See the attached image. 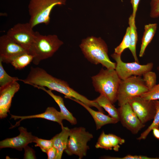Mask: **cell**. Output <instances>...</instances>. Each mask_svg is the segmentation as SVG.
Wrapping results in <instances>:
<instances>
[{"mask_svg":"<svg viewBox=\"0 0 159 159\" xmlns=\"http://www.w3.org/2000/svg\"><path fill=\"white\" fill-rule=\"evenodd\" d=\"M128 23L130 29V44L128 48L131 52L135 62L139 63L136 53V46L138 41V34L135 21L132 19V15L129 18Z\"/></svg>","mask_w":159,"mask_h":159,"instance_id":"44dd1931","label":"cell"},{"mask_svg":"<svg viewBox=\"0 0 159 159\" xmlns=\"http://www.w3.org/2000/svg\"><path fill=\"white\" fill-rule=\"evenodd\" d=\"M153 134L157 139L159 140V128L155 127L153 129Z\"/></svg>","mask_w":159,"mask_h":159,"instance_id":"e575fe53","label":"cell"},{"mask_svg":"<svg viewBox=\"0 0 159 159\" xmlns=\"http://www.w3.org/2000/svg\"><path fill=\"white\" fill-rule=\"evenodd\" d=\"M34 142L36 143L35 145V147H40L42 152L46 153L49 149L53 146V142L52 139L47 140L36 137Z\"/></svg>","mask_w":159,"mask_h":159,"instance_id":"83f0119b","label":"cell"},{"mask_svg":"<svg viewBox=\"0 0 159 159\" xmlns=\"http://www.w3.org/2000/svg\"><path fill=\"white\" fill-rule=\"evenodd\" d=\"M157 69L158 71L159 72V66L157 67Z\"/></svg>","mask_w":159,"mask_h":159,"instance_id":"d590c367","label":"cell"},{"mask_svg":"<svg viewBox=\"0 0 159 159\" xmlns=\"http://www.w3.org/2000/svg\"><path fill=\"white\" fill-rule=\"evenodd\" d=\"M157 26V24L155 23L149 24L145 26L139 54L140 57H142L144 55L147 47L151 42L156 33Z\"/></svg>","mask_w":159,"mask_h":159,"instance_id":"d6986e66","label":"cell"},{"mask_svg":"<svg viewBox=\"0 0 159 159\" xmlns=\"http://www.w3.org/2000/svg\"><path fill=\"white\" fill-rule=\"evenodd\" d=\"M130 44V29L129 26L126 29L123 39L120 44L115 49L114 52L121 54L124 50L128 48Z\"/></svg>","mask_w":159,"mask_h":159,"instance_id":"d4e9b609","label":"cell"},{"mask_svg":"<svg viewBox=\"0 0 159 159\" xmlns=\"http://www.w3.org/2000/svg\"><path fill=\"white\" fill-rule=\"evenodd\" d=\"M128 103L142 123L153 119L156 112L154 100H145L139 96L132 98Z\"/></svg>","mask_w":159,"mask_h":159,"instance_id":"30bf717a","label":"cell"},{"mask_svg":"<svg viewBox=\"0 0 159 159\" xmlns=\"http://www.w3.org/2000/svg\"><path fill=\"white\" fill-rule=\"evenodd\" d=\"M19 80L33 86L46 87L51 90L64 95L66 98H73L90 107H95L98 109L100 108L99 105L94 100H89L71 88L67 82L52 76L41 68L31 67L27 77Z\"/></svg>","mask_w":159,"mask_h":159,"instance_id":"6da1fadb","label":"cell"},{"mask_svg":"<svg viewBox=\"0 0 159 159\" xmlns=\"http://www.w3.org/2000/svg\"><path fill=\"white\" fill-rule=\"evenodd\" d=\"M46 153L48 159H55L57 154V150L53 146L49 149Z\"/></svg>","mask_w":159,"mask_h":159,"instance_id":"836d02e7","label":"cell"},{"mask_svg":"<svg viewBox=\"0 0 159 159\" xmlns=\"http://www.w3.org/2000/svg\"><path fill=\"white\" fill-rule=\"evenodd\" d=\"M33 56L28 52H26L13 59L10 63L16 69H21L32 62Z\"/></svg>","mask_w":159,"mask_h":159,"instance_id":"7402d4cb","label":"cell"},{"mask_svg":"<svg viewBox=\"0 0 159 159\" xmlns=\"http://www.w3.org/2000/svg\"><path fill=\"white\" fill-rule=\"evenodd\" d=\"M2 61L0 59V87L5 86L13 82L19 80L16 77L9 75L5 70L2 64Z\"/></svg>","mask_w":159,"mask_h":159,"instance_id":"cb8c5ba5","label":"cell"},{"mask_svg":"<svg viewBox=\"0 0 159 159\" xmlns=\"http://www.w3.org/2000/svg\"><path fill=\"white\" fill-rule=\"evenodd\" d=\"M107 136L111 145L112 149L115 151H119L120 145L125 143V140L120 137L112 134H108Z\"/></svg>","mask_w":159,"mask_h":159,"instance_id":"f546056e","label":"cell"},{"mask_svg":"<svg viewBox=\"0 0 159 159\" xmlns=\"http://www.w3.org/2000/svg\"><path fill=\"white\" fill-rule=\"evenodd\" d=\"M93 137L92 134L86 131L84 127L70 129L67 148L64 151L69 155H74L78 156L79 159H82L86 155L89 149L87 143Z\"/></svg>","mask_w":159,"mask_h":159,"instance_id":"52a82bcc","label":"cell"},{"mask_svg":"<svg viewBox=\"0 0 159 159\" xmlns=\"http://www.w3.org/2000/svg\"><path fill=\"white\" fill-rule=\"evenodd\" d=\"M66 2V0H30L28 5L30 16L29 23L32 28L41 24L48 25L53 8L65 5Z\"/></svg>","mask_w":159,"mask_h":159,"instance_id":"5b68a950","label":"cell"},{"mask_svg":"<svg viewBox=\"0 0 159 159\" xmlns=\"http://www.w3.org/2000/svg\"><path fill=\"white\" fill-rule=\"evenodd\" d=\"M91 79L96 92L105 96L113 104L117 101L118 91L121 80L115 69L102 68Z\"/></svg>","mask_w":159,"mask_h":159,"instance_id":"277c9868","label":"cell"},{"mask_svg":"<svg viewBox=\"0 0 159 159\" xmlns=\"http://www.w3.org/2000/svg\"><path fill=\"white\" fill-rule=\"evenodd\" d=\"M95 147L96 148L103 149L107 150H111L112 149L107 134H106L104 131L102 132L99 137Z\"/></svg>","mask_w":159,"mask_h":159,"instance_id":"484cf974","label":"cell"},{"mask_svg":"<svg viewBox=\"0 0 159 159\" xmlns=\"http://www.w3.org/2000/svg\"><path fill=\"white\" fill-rule=\"evenodd\" d=\"M37 118H42L56 122L61 125V128L64 126L62 121L64 119L62 114L60 112L58 111L53 107H48L44 112L37 115L25 116H19L11 115V118L14 119V120L20 119V120L16 123L14 125L15 126L18 125L20 122L24 120Z\"/></svg>","mask_w":159,"mask_h":159,"instance_id":"9a60e30c","label":"cell"},{"mask_svg":"<svg viewBox=\"0 0 159 159\" xmlns=\"http://www.w3.org/2000/svg\"><path fill=\"white\" fill-rule=\"evenodd\" d=\"M62 131L52 139L53 146L57 150V154L55 159H61L63 152L67 148L68 140L70 134V129L67 127H63Z\"/></svg>","mask_w":159,"mask_h":159,"instance_id":"e0dca14e","label":"cell"},{"mask_svg":"<svg viewBox=\"0 0 159 159\" xmlns=\"http://www.w3.org/2000/svg\"><path fill=\"white\" fill-rule=\"evenodd\" d=\"M154 101L156 106V112L153 119V121L148 128L142 132L140 135L137 138L138 140L146 139L153 128L155 127L159 128V101L154 100Z\"/></svg>","mask_w":159,"mask_h":159,"instance_id":"603a6c76","label":"cell"},{"mask_svg":"<svg viewBox=\"0 0 159 159\" xmlns=\"http://www.w3.org/2000/svg\"><path fill=\"white\" fill-rule=\"evenodd\" d=\"M121 55L114 52L111 56L116 62L115 70L121 80L132 76H142L145 72L151 71L153 68V64L152 62L141 65L135 62H124L121 60Z\"/></svg>","mask_w":159,"mask_h":159,"instance_id":"ba28073f","label":"cell"},{"mask_svg":"<svg viewBox=\"0 0 159 159\" xmlns=\"http://www.w3.org/2000/svg\"><path fill=\"white\" fill-rule=\"evenodd\" d=\"M119 121L122 125L133 134H136L145 126L128 103L118 109Z\"/></svg>","mask_w":159,"mask_h":159,"instance_id":"8fae6325","label":"cell"},{"mask_svg":"<svg viewBox=\"0 0 159 159\" xmlns=\"http://www.w3.org/2000/svg\"><path fill=\"white\" fill-rule=\"evenodd\" d=\"M140 96L146 100H159V83L156 84L153 87L141 95Z\"/></svg>","mask_w":159,"mask_h":159,"instance_id":"4316f807","label":"cell"},{"mask_svg":"<svg viewBox=\"0 0 159 159\" xmlns=\"http://www.w3.org/2000/svg\"><path fill=\"white\" fill-rule=\"evenodd\" d=\"M20 88L17 81L13 82L5 86L0 87V118H6L9 112L12 99L14 94Z\"/></svg>","mask_w":159,"mask_h":159,"instance_id":"5bb4252c","label":"cell"},{"mask_svg":"<svg viewBox=\"0 0 159 159\" xmlns=\"http://www.w3.org/2000/svg\"><path fill=\"white\" fill-rule=\"evenodd\" d=\"M148 90L141 76H132L121 80L117 97L119 106L128 103L132 98L140 96Z\"/></svg>","mask_w":159,"mask_h":159,"instance_id":"8992f818","label":"cell"},{"mask_svg":"<svg viewBox=\"0 0 159 159\" xmlns=\"http://www.w3.org/2000/svg\"><path fill=\"white\" fill-rule=\"evenodd\" d=\"M63 44L55 34L43 35L36 31L28 52L33 56V63L38 65L42 60L52 57Z\"/></svg>","mask_w":159,"mask_h":159,"instance_id":"3957f363","label":"cell"},{"mask_svg":"<svg viewBox=\"0 0 159 159\" xmlns=\"http://www.w3.org/2000/svg\"><path fill=\"white\" fill-rule=\"evenodd\" d=\"M20 134L17 136L11 138H8L0 142V148H11L21 151L27 145L34 142L36 137L29 132L23 127L18 128Z\"/></svg>","mask_w":159,"mask_h":159,"instance_id":"4fadbf2b","label":"cell"},{"mask_svg":"<svg viewBox=\"0 0 159 159\" xmlns=\"http://www.w3.org/2000/svg\"><path fill=\"white\" fill-rule=\"evenodd\" d=\"M105 158L107 159H159V158H151L143 155H127L122 158L113 157H105Z\"/></svg>","mask_w":159,"mask_h":159,"instance_id":"1f68e13d","label":"cell"},{"mask_svg":"<svg viewBox=\"0 0 159 159\" xmlns=\"http://www.w3.org/2000/svg\"><path fill=\"white\" fill-rule=\"evenodd\" d=\"M143 79L149 90L156 85L157 76L155 73L149 71L145 73L143 75Z\"/></svg>","mask_w":159,"mask_h":159,"instance_id":"f1b7e54d","label":"cell"},{"mask_svg":"<svg viewBox=\"0 0 159 159\" xmlns=\"http://www.w3.org/2000/svg\"><path fill=\"white\" fill-rule=\"evenodd\" d=\"M67 98L70 99L84 107L90 113L95 122L96 130L100 129L103 126L108 124H115L119 121L117 120L104 114L100 111H95L90 107L83 102L75 99L68 97Z\"/></svg>","mask_w":159,"mask_h":159,"instance_id":"2e32d148","label":"cell"},{"mask_svg":"<svg viewBox=\"0 0 159 159\" xmlns=\"http://www.w3.org/2000/svg\"><path fill=\"white\" fill-rule=\"evenodd\" d=\"M140 1V0H131L130 1L132 8V16L133 20H135L138 6Z\"/></svg>","mask_w":159,"mask_h":159,"instance_id":"d6a6232c","label":"cell"},{"mask_svg":"<svg viewBox=\"0 0 159 159\" xmlns=\"http://www.w3.org/2000/svg\"><path fill=\"white\" fill-rule=\"evenodd\" d=\"M94 101L104 108L112 117L119 121L118 111L111 102L105 96L100 94Z\"/></svg>","mask_w":159,"mask_h":159,"instance_id":"ffe728a7","label":"cell"},{"mask_svg":"<svg viewBox=\"0 0 159 159\" xmlns=\"http://www.w3.org/2000/svg\"><path fill=\"white\" fill-rule=\"evenodd\" d=\"M28 51L17 44L6 34L0 37V59L9 63L17 56Z\"/></svg>","mask_w":159,"mask_h":159,"instance_id":"7c38bea8","label":"cell"},{"mask_svg":"<svg viewBox=\"0 0 159 159\" xmlns=\"http://www.w3.org/2000/svg\"><path fill=\"white\" fill-rule=\"evenodd\" d=\"M36 32L29 24L18 23L7 31L6 35L28 52L35 37Z\"/></svg>","mask_w":159,"mask_h":159,"instance_id":"9c48e42d","label":"cell"},{"mask_svg":"<svg viewBox=\"0 0 159 159\" xmlns=\"http://www.w3.org/2000/svg\"><path fill=\"white\" fill-rule=\"evenodd\" d=\"M150 16L153 18L159 17V0H151Z\"/></svg>","mask_w":159,"mask_h":159,"instance_id":"4dcf8cb0","label":"cell"},{"mask_svg":"<svg viewBox=\"0 0 159 159\" xmlns=\"http://www.w3.org/2000/svg\"><path fill=\"white\" fill-rule=\"evenodd\" d=\"M33 87L44 91L49 95L58 105L64 120L68 121L72 125L77 124L76 118L67 108L64 105L63 99L60 96L54 95L50 90H46L44 87L34 86Z\"/></svg>","mask_w":159,"mask_h":159,"instance_id":"ac0fdd59","label":"cell"},{"mask_svg":"<svg viewBox=\"0 0 159 159\" xmlns=\"http://www.w3.org/2000/svg\"><path fill=\"white\" fill-rule=\"evenodd\" d=\"M79 46L85 57L92 63L115 69L116 63L110 59L107 46L101 37H88L82 40Z\"/></svg>","mask_w":159,"mask_h":159,"instance_id":"7a4b0ae2","label":"cell"}]
</instances>
